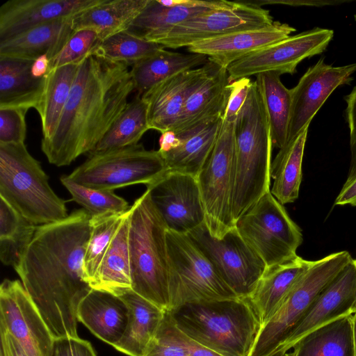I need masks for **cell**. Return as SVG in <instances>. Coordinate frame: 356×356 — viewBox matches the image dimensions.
<instances>
[{
  "instance_id": "1",
  "label": "cell",
  "mask_w": 356,
  "mask_h": 356,
  "mask_svg": "<svg viewBox=\"0 0 356 356\" xmlns=\"http://www.w3.org/2000/svg\"><path fill=\"white\" fill-rule=\"evenodd\" d=\"M90 218L79 209L38 226L15 269L54 339L79 337L77 310L92 289L83 269Z\"/></svg>"
},
{
  "instance_id": "2",
  "label": "cell",
  "mask_w": 356,
  "mask_h": 356,
  "mask_svg": "<svg viewBox=\"0 0 356 356\" xmlns=\"http://www.w3.org/2000/svg\"><path fill=\"white\" fill-rule=\"evenodd\" d=\"M129 67L94 51L82 60L55 131L41 141L50 163L68 165L94 150L134 90Z\"/></svg>"
},
{
  "instance_id": "3",
  "label": "cell",
  "mask_w": 356,
  "mask_h": 356,
  "mask_svg": "<svg viewBox=\"0 0 356 356\" xmlns=\"http://www.w3.org/2000/svg\"><path fill=\"white\" fill-rule=\"evenodd\" d=\"M168 311L180 331L222 356H250L261 328L248 298L187 303Z\"/></svg>"
},
{
  "instance_id": "4",
  "label": "cell",
  "mask_w": 356,
  "mask_h": 356,
  "mask_svg": "<svg viewBox=\"0 0 356 356\" xmlns=\"http://www.w3.org/2000/svg\"><path fill=\"white\" fill-rule=\"evenodd\" d=\"M235 185L232 204L234 222L270 191L273 148L268 120L255 81L234 124Z\"/></svg>"
},
{
  "instance_id": "5",
  "label": "cell",
  "mask_w": 356,
  "mask_h": 356,
  "mask_svg": "<svg viewBox=\"0 0 356 356\" xmlns=\"http://www.w3.org/2000/svg\"><path fill=\"white\" fill-rule=\"evenodd\" d=\"M167 225L147 189L130 207L128 245L132 291L170 309Z\"/></svg>"
},
{
  "instance_id": "6",
  "label": "cell",
  "mask_w": 356,
  "mask_h": 356,
  "mask_svg": "<svg viewBox=\"0 0 356 356\" xmlns=\"http://www.w3.org/2000/svg\"><path fill=\"white\" fill-rule=\"evenodd\" d=\"M48 179L24 143H0V197L37 226L68 216L66 202L55 193Z\"/></svg>"
},
{
  "instance_id": "7",
  "label": "cell",
  "mask_w": 356,
  "mask_h": 356,
  "mask_svg": "<svg viewBox=\"0 0 356 356\" xmlns=\"http://www.w3.org/2000/svg\"><path fill=\"white\" fill-rule=\"evenodd\" d=\"M348 251L312 261L282 304L261 328L250 356H270L286 341L318 296L352 261Z\"/></svg>"
},
{
  "instance_id": "8",
  "label": "cell",
  "mask_w": 356,
  "mask_h": 356,
  "mask_svg": "<svg viewBox=\"0 0 356 356\" xmlns=\"http://www.w3.org/2000/svg\"><path fill=\"white\" fill-rule=\"evenodd\" d=\"M166 238L169 309L187 303L238 298L188 234L168 229Z\"/></svg>"
},
{
  "instance_id": "9",
  "label": "cell",
  "mask_w": 356,
  "mask_h": 356,
  "mask_svg": "<svg viewBox=\"0 0 356 356\" xmlns=\"http://www.w3.org/2000/svg\"><path fill=\"white\" fill-rule=\"evenodd\" d=\"M235 122L222 119L213 148L196 177L210 234L222 238L235 227L232 216L236 173Z\"/></svg>"
},
{
  "instance_id": "10",
  "label": "cell",
  "mask_w": 356,
  "mask_h": 356,
  "mask_svg": "<svg viewBox=\"0 0 356 356\" xmlns=\"http://www.w3.org/2000/svg\"><path fill=\"white\" fill-rule=\"evenodd\" d=\"M168 171L158 150H147L137 144L90 154L86 161L67 176L86 187L113 191L137 184L150 185Z\"/></svg>"
},
{
  "instance_id": "11",
  "label": "cell",
  "mask_w": 356,
  "mask_h": 356,
  "mask_svg": "<svg viewBox=\"0 0 356 356\" xmlns=\"http://www.w3.org/2000/svg\"><path fill=\"white\" fill-rule=\"evenodd\" d=\"M235 227L266 267L295 258L302 242L300 228L270 191L236 220Z\"/></svg>"
},
{
  "instance_id": "12",
  "label": "cell",
  "mask_w": 356,
  "mask_h": 356,
  "mask_svg": "<svg viewBox=\"0 0 356 356\" xmlns=\"http://www.w3.org/2000/svg\"><path fill=\"white\" fill-rule=\"evenodd\" d=\"M188 234L234 293L238 298H248L266 265L243 239L236 228L220 238L212 236L205 223Z\"/></svg>"
},
{
  "instance_id": "13",
  "label": "cell",
  "mask_w": 356,
  "mask_h": 356,
  "mask_svg": "<svg viewBox=\"0 0 356 356\" xmlns=\"http://www.w3.org/2000/svg\"><path fill=\"white\" fill-rule=\"evenodd\" d=\"M273 22L270 11L252 1H232L225 8L210 10L184 21L155 42L165 48L188 47L201 40L261 29Z\"/></svg>"
},
{
  "instance_id": "14",
  "label": "cell",
  "mask_w": 356,
  "mask_h": 356,
  "mask_svg": "<svg viewBox=\"0 0 356 356\" xmlns=\"http://www.w3.org/2000/svg\"><path fill=\"white\" fill-rule=\"evenodd\" d=\"M334 36L327 29L290 35L235 61L227 69L231 82L268 72L293 74L304 59L323 52Z\"/></svg>"
},
{
  "instance_id": "15",
  "label": "cell",
  "mask_w": 356,
  "mask_h": 356,
  "mask_svg": "<svg viewBox=\"0 0 356 356\" xmlns=\"http://www.w3.org/2000/svg\"><path fill=\"white\" fill-rule=\"evenodd\" d=\"M0 327L27 356H51L55 339L19 280L6 279L1 284Z\"/></svg>"
},
{
  "instance_id": "16",
  "label": "cell",
  "mask_w": 356,
  "mask_h": 356,
  "mask_svg": "<svg viewBox=\"0 0 356 356\" xmlns=\"http://www.w3.org/2000/svg\"><path fill=\"white\" fill-rule=\"evenodd\" d=\"M147 189L168 229L188 234L204 223V210L196 177L168 171L147 186Z\"/></svg>"
},
{
  "instance_id": "17",
  "label": "cell",
  "mask_w": 356,
  "mask_h": 356,
  "mask_svg": "<svg viewBox=\"0 0 356 356\" xmlns=\"http://www.w3.org/2000/svg\"><path fill=\"white\" fill-rule=\"evenodd\" d=\"M356 72V63L332 66L321 58L291 90V110L286 144L308 128L315 114L339 86L348 84Z\"/></svg>"
},
{
  "instance_id": "18",
  "label": "cell",
  "mask_w": 356,
  "mask_h": 356,
  "mask_svg": "<svg viewBox=\"0 0 356 356\" xmlns=\"http://www.w3.org/2000/svg\"><path fill=\"white\" fill-rule=\"evenodd\" d=\"M356 301L354 259L318 296L291 335L277 351L286 353L310 332L342 316L353 314Z\"/></svg>"
},
{
  "instance_id": "19",
  "label": "cell",
  "mask_w": 356,
  "mask_h": 356,
  "mask_svg": "<svg viewBox=\"0 0 356 356\" xmlns=\"http://www.w3.org/2000/svg\"><path fill=\"white\" fill-rule=\"evenodd\" d=\"M217 65L209 59L202 67L177 74L143 94L140 97L147 104L149 129L161 133L172 130L188 95Z\"/></svg>"
},
{
  "instance_id": "20",
  "label": "cell",
  "mask_w": 356,
  "mask_h": 356,
  "mask_svg": "<svg viewBox=\"0 0 356 356\" xmlns=\"http://www.w3.org/2000/svg\"><path fill=\"white\" fill-rule=\"evenodd\" d=\"M103 0H10L0 7V42L60 19L74 18Z\"/></svg>"
},
{
  "instance_id": "21",
  "label": "cell",
  "mask_w": 356,
  "mask_h": 356,
  "mask_svg": "<svg viewBox=\"0 0 356 356\" xmlns=\"http://www.w3.org/2000/svg\"><path fill=\"white\" fill-rule=\"evenodd\" d=\"M296 29L278 21L264 28L241 31L197 42L187 47L193 54L204 55L227 69L235 61L270 44L285 39Z\"/></svg>"
},
{
  "instance_id": "22",
  "label": "cell",
  "mask_w": 356,
  "mask_h": 356,
  "mask_svg": "<svg viewBox=\"0 0 356 356\" xmlns=\"http://www.w3.org/2000/svg\"><path fill=\"white\" fill-rule=\"evenodd\" d=\"M231 2L225 0H149L126 31L155 42L184 21L210 10L225 8Z\"/></svg>"
},
{
  "instance_id": "23",
  "label": "cell",
  "mask_w": 356,
  "mask_h": 356,
  "mask_svg": "<svg viewBox=\"0 0 356 356\" xmlns=\"http://www.w3.org/2000/svg\"><path fill=\"white\" fill-rule=\"evenodd\" d=\"M230 83L227 69L217 65L188 95L172 131L176 134L191 131L223 116Z\"/></svg>"
},
{
  "instance_id": "24",
  "label": "cell",
  "mask_w": 356,
  "mask_h": 356,
  "mask_svg": "<svg viewBox=\"0 0 356 356\" xmlns=\"http://www.w3.org/2000/svg\"><path fill=\"white\" fill-rule=\"evenodd\" d=\"M312 263V261L297 255L284 263L266 267L255 289L248 298L261 327L278 310Z\"/></svg>"
},
{
  "instance_id": "25",
  "label": "cell",
  "mask_w": 356,
  "mask_h": 356,
  "mask_svg": "<svg viewBox=\"0 0 356 356\" xmlns=\"http://www.w3.org/2000/svg\"><path fill=\"white\" fill-rule=\"evenodd\" d=\"M129 310L120 296L92 289L81 302L78 321L93 334L112 346L122 338L128 321Z\"/></svg>"
},
{
  "instance_id": "26",
  "label": "cell",
  "mask_w": 356,
  "mask_h": 356,
  "mask_svg": "<svg viewBox=\"0 0 356 356\" xmlns=\"http://www.w3.org/2000/svg\"><path fill=\"white\" fill-rule=\"evenodd\" d=\"M72 19H60L43 24L0 42V56L35 60L46 55L51 60L74 32Z\"/></svg>"
},
{
  "instance_id": "27",
  "label": "cell",
  "mask_w": 356,
  "mask_h": 356,
  "mask_svg": "<svg viewBox=\"0 0 356 356\" xmlns=\"http://www.w3.org/2000/svg\"><path fill=\"white\" fill-rule=\"evenodd\" d=\"M34 60L0 56V108L38 110L46 76L31 73Z\"/></svg>"
},
{
  "instance_id": "28",
  "label": "cell",
  "mask_w": 356,
  "mask_h": 356,
  "mask_svg": "<svg viewBox=\"0 0 356 356\" xmlns=\"http://www.w3.org/2000/svg\"><path fill=\"white\" fill-rule=\"evenodd\" d=\"M120 297L128 307L129 317L125 331L114 348L129 356H144L165 311L134 291Z\"/></svg>"
},
{
  "instance_id": "29",
  "label": "cell",
  "mask_w": 356,
  "mask_h": 356,
  "mask_svg": "<svg viewBox=\"0 0 356 356\" xmlns=\"http://www.w3.org/2000/svg\"><path fill=\"white\" fill-rule=\"evenodd\" d=\"M149 0H103L72 19L74 31L90 30L102 42L126 31L147 4Z\"/></svg>"
},
{
  "instance_id": "30",
  "label": "cell",
  "mask_w": 356,
  "mask_h": 356,
  "mask_svg": "<svg viewBox=\"0 0 356 356\" xmlns=\"http://www.w3.org/2000/svg\"><path fill=\"white\" fill-rule=\"evenodd\" d=\"M207 56L161 49L133 65L130 74L137 95L141 96L159 83L207 63Z\"/></svg>"
},
{
  "instance_id": "31",
  "label": "cell",
  "mask_w": 356,
  "mask_h": 356,
  "mask_svg": "<svg viewBox=\"0 0 356 356\" xmlns=\"http://www.w3.org/2000/svg\"><path fill=\"white\" fill-rule=\"evenodd\" d=\"M223 116L191 131L177 134L180 145L175 149L161 154L168 171L197 177L217 140Z\"/></svg>"
},
{
  "instance_id": "32",
  "label": "cell",
  "mask_w": 356,
  "mask_h": 356,
  "mask_svg": "<svg viewBox=\"0 0 356 356\" xmlns=\"http://www.w3.org/2000/svg\"><path fill=\"white\" fill-rule=\"evenodd\" d=\"M130 209L114 236L95 277L90 284L93 289L118 296L132 291L128 245Z\"/></svg>"
},
{
  "instance_id": "33",
  "label": "cell",
  "mask_w": 356,
  "mask_h": 356,
  "mask_svg": "<svg viewBox=\"0 0 356 356\" xmlns=\"http://www.w3.org/2000/svg\"><path fill=\"white\" fill-rule=\"evenodd\" d=\"M308 128L280 149L270 166L272 195L282 204L295 202L302 181V163Z\"/></svg>"
},
{
  "instance_id": "34",
  "label": "cell",
  "mask_w": 356,
  "mask_h": 356,
  "mask_svg": "<svg viewBox=\"0 0 356 356\" xmlns=\"http://www.w3.org/2000/svg\"><path fill=\"white\" fill-rule=\"evenodd\" d=\"M280 75L276 72L261 73L254 81L268 120L273 145L280 149L286 144L291 110V90L283 85Z\"/></svg>"
},
{
  "instance_id": "35",
  "label": "cell",
  "mask_w": 356,
  "mask_h": 356,
  "mask_svg": "<svg viewBox=\"0 0 356 356\" xmlns=\"http://www.w3.org/2000/svg\"><path fill=\"white\" fill-rule=\"evenodd\" d=\"M352 318L342 316L304 336L293 348L296 356H354Z\"/></svg>"
},
{
  "instance_id": "36",
  "label": "cell",
  "mask_w": 356,
  "mask_h": 356,
  "mask_svg": "<svg viewBox=\"0 0 356 356\" xmlns=\"http://www.w3.org/2000/svg\"><path fill=\"white\" fill-rule=\"evenodd\" d=\"M79 64H69L49 70L37 110L41 119L42 139L54 133L69 98Z\"/></svg>"
},
{
  "instance_id": "37",
  "label": "cell",
  "mask_w": 356,
  "mask_h": 356,
  "mask_svg": "<svg viewBox=\"0 0 356 356\" xmlns=\"http://www.w3.org/2000/svg\"><path fill=\"white\" fill-rule=\"evenodd\" d=\"M37 227L0 197V259L4 265L19 266Z\"/></svg>"
},
{
  "instance_id": "38",
  "label": "cell",
  "mask_w": 356,
  "mask_h": 356,
  "mask_svg": "<svg viewBox=\"0 0 356 356\" xmlns=\"http://www.w3.org/2000/svg\"><path fill=\"white\" fill-rule=\"evenodd\" d=\"M149 129L147 104L140 96L136 95L90 154L137 145Z\"/></svg>"
},
{
  "instance_id": "39",
  "label": "cell",
  "mask_w": 356,
  "mask_h": 356,
  "mask_svg": "<svg viewBox=\"0 0 356 356\" xmlns=\"http://www.w3.org/2000/svg\"><path fill=\"white\" fill-rule=\"evenodd\" d=\"M129 210L124 213L91 216L90 233L83 263L84 277L90 285Z\"/></svg>"
},
{
  "instance_id": "40",
  "label": "cell",
  "mask_w": 356,
  "mask_h": 356,
  "mask_svg": "<svg viewBox=\"0 0 356 356\" xmlns=\"http://www.w3.org/2000/svg\"><path fill=\"white\" fill-rule=\"evenodd\" d=\"M164 48L159 43L123 31L100 42L93 51L108 60L132 66Z\"/></svg>"
},
{
  "instance_id": "41",
  "label": "cell",
  "mask_w": 356,
  "mask_h": 356,
  "mask_svg": "<svg viewBox=\"0 0 356 356\" xmlns=\"http://www.w3.org/2000/svg\"><path fill=\"white\" fill-rule=\"evenodd\" d=\"M62 184L70 192L72 199L83 207L91 216L126 212L131 207L113 191L95 189L80 185L67 176L60 177Z\"/></svg>"
},
{
  "instance_id": "42",
  "label": "cell",
  "mask_w": 356,
  "mask_h": 356,
  "mask_svg": "<svg viewBox=\"0 0 356 356\" xmlns=\"http://www.w3.org/2000/svg\"><path fill=\"white\" fill-rule=\"evenodd\" d=\"M144 356H189L186 336L176 326L168 310Z\"/></svg>"
},
{
  "instance_id": "43",
  "label": "cell",
  "mask_w": 356,
  "mask_h": 356,
  "mask_svg": "<svg viewBox=\"0 0 356 356\" xmlns=\"http://www.w3.org/2000/svg\"><path fill=\"white\" fill-rule=\"evenodd\" d=\"M100 42L92 31H74L60 53L50 60L49 70L69 64H80Z\"/></svg>"
},
{
  "instance_id": "44",
  "label": "cell",
  "mask_w": 356,
  "mask_h": 356,
  "mask_svg": "<svg viewBox=\"0 0 356 356\" xmlns=\"http://www.w3.org/2000/svg\"><path fill=\"white\" fill-rule=\"evenodd\" d=\"M27 111L16 108H0V143H24Z\"/></svg>"
},
{
  "instance_id": "45",
  "label": "cell",
  "mask_w": 356,
  "mask_h": 356,
  "mask_svg": "<svg viewBox=\"0 0 356 356\" xmlns=\"http://www.w3.org/2000/svg\"><path fill=\"white\" fill-rule=\"evenodd\" d=\"M248 77L236 79L229 83V92L223 118L235 122L239 111L245 102L252 84Z\"/></svg>"
},
{
  "instance_id": "46",
  "label": "cell",
  "mask_w": 356,
  "mask_h": 356,
  "mask_svg": "<svg viewBox=\"0 0 356 356\" xmlns=\"http://www.w3.org/2000/svg\"><path fill=\"white\" fill-rule=\"evenodd\" d=\"M51 356H97L92 345L79 337L54 339Z\"/></svg>"
},
{
  "instance_id": "47",
  "label": "cell",
  "mask_w": 356,
  "mask_h": 356,
  "mask_svg": "<svg viewBox=\"0 0 356 356\" xmlns=\"http://www.w3.org/2000/svg\"><path fill=\"white\" fill-rule=\"evenodd\" d=\"M346 102V118L349 129L350 161L346 181L356 177V86L345 97Z\"/></svg>"
},
{
  "instance_id": "48",
  "label": "cell",
  "mask_w": 356,
  "mask_h": 356,
  "mask_svg": "<svg viewBox=\"0 0 356 356\" xmlns=\"http://www.w3.org/2000/svg\"><path fill=\"white\" fill-rule=\"evenodd\" d=\"M0 356H27L18 342L0 327Z\"/></svg>"
},
{
  "instance_id": "49",
  "label": "cell",
  "mask_w": 356,
  "mask_h": 356,
  "mask_svg": "<svg viewBox=\"0 0 356 356\" xmlns=\"http://www.w3.org/2000/svg\"><path fill=\"white\" fill-rule=\"evenodd\" d=\"M334 205L356 207V177L344 183L335 199Z\"/></svg>"
},
{
  "instance_id": "50",
  "label": "cell",
  "mask_w": 356,
  "mask_h": 356,
  "mask_svg": "<svg viewBox=\"0 0 356 356\" xmlns=\"http://www.w3.org/2000/svg\"><path fill=\"white\" fill-rule=\"evenodd\" d=\"M159 143L158 151L160 154H164L177 148L180 145V139L175 131L168 130L161 133Z\"/></svg>"
},
{
  "instance_id": "51",
  "label": "cell",
  "mask_w": 356,
  "mask_h": 356,
  "mask_svg": "<svg viewBox=\"0 0 356 356\" xmlns=\"http://www.w3.org/2000/svg\"><path fill=\"white\" fill-rule=\"evenodd\" d=\"M50 60L46 55L36 58L31 67V73L35 77L44 76L49 69Z\"/></svg>"
},
{
  "instance_id": "52",
  "label": "cell",
  "mask_w": 356,
  "mask_h": 356,
  "mask_svg": "<svg viewBox=\"0 0 356 356\" xmlns=\"http://www.w3.org/2000/svg\"><path fill=\"white\" fill-rule=\"evenodd\" d=\"M353 341L354 356H356V313L353 314Z\"/></svg>"
},
{
  "instance_id": "53",
  "label": "cell",
  "mask_w": 356,
  "mask_h": 356,
  "mask_svg": "<svg viewBox=\"0 0 356 356\" xmlns=\"http://www.w3.org/2000/svg\"><path fill=\"white\" fill-rule=\"evenodd\" d=\"M281 356H296V353L295 351L293 350V352H291V353H285L284 354H283Z\"/></svg>"
},
{
  "instance_id": "54",
  "label": "cell",
  "mask_w": 356,
  "mask_h": 356,
  "mask_svg": "<svg viewBox=\"0 0 356 356\" xmlns=\"http://www.w3.org/2000/svg\"><path fill=\"white\" fill-rule=\"evenodd\" d=\"M283 354H284V353H282V352H281V351H278V352H277V353H275L273 354V355H270V356H281V355H282Z\"/></svg>"
},
{
  "instance_id": "55",
  "label": "cell",
  "mask_w": 356,
  "mask_h": 356,
  "mask_svg": "<svg viewBox=\"0 0 356 356\" xmlns=\"http://www.w3.org/2000/svg\"><path fill=\"white\" fill-rule=\"evenodd\" d=\"M353 314L356 313V301H355V305H354V307H353Z\"/></svg>"
},
{
  "instance_id": "56",
  "label": "cell",
  "mask_w": 356,
  "mask_h": 356,
  "mask_svg": "<svg viewBox=\"0 0 356 356\" xmlns=\"http://www.w3.org/2000/svg\"><path fill=\"white\" fill-rule=\"evenodd\" d=\"M354 19H355V20L356 22V14L354 15Z\"/></svg>"
},
{
  "instance_id": "57",
  "label": "cell",
  "mask_w": 356,
  "mask_h": 356,
  "mask_svg": "<svg viewBox=\"0 0 356 356\" xmlns=\"http://www.w3.org/2000/svg\"><path fill=\"white\" fill-rule=\"evenodd\" d=\"M354 260H355V263H356V258H355V259H354Z\"/></svg>"
}]
</instances>
